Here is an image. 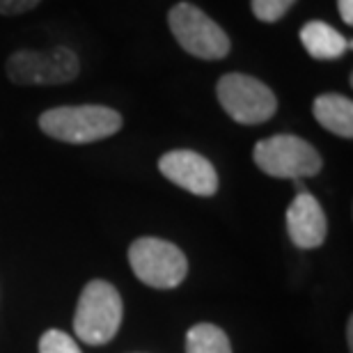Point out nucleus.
I'll use <instances>...</instances> for the list:
<instances>
[{"label": "nucleus", "instance_id": "obj_17", "mask_svg": "<svg viewBox=\"0 0 353 353\" xmlns=\"http://www.w3.org/2000/svg\"><path fill=\"white\" fill-rule=\"evenodd\" d=\"M347 342H349V349H353V319H349V326H347Z\"/></svg>", "mask_w": 353, "mask_h": 353}, {"label": "nucleus", "instance_id": "obj_6", "mask_svg": "<svg viewBox=\"0 0 353 353\" xmlns=\"http://www.w3.org/2000/svg\"><path fill=\"white\" fill-rule=\"evenodd\" d=\"M216 97L223 110L234 122L245 126L264 124L278 110L273 90L248 74H225L216 85Z\"/></svg>", "mask_w": 353, "mask_h": 353}, {"label": "nucleus", "instance_id": "obj_2", "mask_svg": "<svg viewBox=\"0 0 353 353\" xmlns=\"http://www.w3.org/2000/svg\"><path fill=\"white\" fill-rule=\"evenodd\" d=\"M122 296L110 282L92 280L83 287L74 314V333L90 347L108 344L122 323Z\"/></svg>", "mask_w": 353, "mask_h": 353}, {"label": "nucleus", "instance_id": "obj_3", "mask_svg": "<svg viewBox=\"0 0 353 353\" xmlns=\"http://www.w3.org/2000/svg\"><path fill=\"white\" fill-rule=\"evenodd\" d=\"M252 161L264 174L275 179H305L319 174L323 165L321 154L307 140L292 133L259 140L252 150Z\"/></svg>", "mask_w": 353, "mask_h": 353}, {"label": "nucleus", "instance_id": "obj_7", "mask_svg": "<svg viewBox=\"0 0 353 353\" xmlns=\"http://www.w3.org/2000/svg\"><path fill=\"white\" fill-rule=\"evenodd\" d=\"M81 62L67 46L51 51H17L7 60V79L14 85H65L76 81Z\"/></svg>", "mask_w": 353, "mask_h": 353}, {"label": "nucleus", "instance_id": "obj_8", "mask_svg": "<svg viewBox=\"0 0 353 353\" xmlns=\"http://www.w3.org/2000/svg\"><path fill=\"white\" fill-rule=\"evenodd\" d=\"M159 170L174 186L200 197L218 193V172L214 163L193 150H172L159 159Z\"/></svg>", "mask_w": 353, "mask_h": 353}, {"label": "nucleus", "instance_id": "obj_10", "mask_svg": "<svg viewBox=\"0 0 353 353\" xmlns=\"http://www.w3.org/2000/svg\"><path fill=\"white\" fill-rule=\"evenodd\" d=\"M301 44L314 60H337L351 48V41L344 39L326 21H310L301 28Z\"/></svg>", "mask_w": 353, "mask_h": 353}, {"label": "nucleus", "instance_id": "obj_1", "mask_svg": "<svg viewBox=\"0 0 353 353\" xmlns=\"http://www.w3.org/2000/svg\"><path fill=\"white\" fill-rule=\"evenodd\" d=\"M122 115L108 105H58L39 115V129L48 138L69 145H90L122 129Z\"/></svg>", "mask_w": 353, "mask_h": 353}, {"label": "nucleus", "instance_id": "obj_9", "mask_svg": "<svg viewBox=\"0 0 353 353\" xmlns=\"http://www.w3.org/2000/svg\"><path fill=\"white\" fill-rule=\"evenodd\" d=\"M287 234L301 250H312L326 241L328 218L310 190H299L287 207Z\"/></svg>", "mask_w": 353, "mask_h": 353}, {"label": "nucleus", "instance_id": "obj_5", "mask_svg": "<svg viewBox=\"0 0 353 353\" xmlns=\"http://www.w3.org/2000/svg\"><path fill=\"white\" fill-rule=\"evenodd\" d=\"M129 264L136 278L154 289L179 287L188 273V259L183 250L157 236L136 239L129 248Z\"/></svg>", "mask_w": 353, "mask_h": 353}, {"label": "nucleus", "instance_id": "obj_13", "mask_svg": "<svg viewBox=\"0 0 353 353\" xmlns=\"http://www.w3.org/2000/svg\"><path fill=\"white\" fill-rule=\"evenodd\" d=\"M296 0H250V10L262 23H278L292 10Z\"/></svg>", "mask_w": 353, "mask_h": 353}, {"label": "nucleus", "instance_id": "obj_12", "mask_svg": "<svg viewBox=\"0 0 353 353\" xmlns=\"http://www.w3.org/2000/svg\"><path fill=\"white\" fill-rule=\"evenodd\" d=\"M186 353H232V344L216 323H195L186 333Z\"/></svg>", "mask_w": 353, "mask_h": 353}, {"label": "nucleus", "instance_id": "obj_11", "mask_svg": "<svg viewBox=\"0 0 353 353\" xmlns=\"http://www.w3.org/2000/svg\"><path fill=\"white\" fill-rule=\"evenodd\" d=\"M314 119L323 129L340 138H353V101L344 94H319L312 103Z\"/></svg>", "mask_w": 353, "mask_h": 353}, {"label": "nucleus", "instance_id": "obj_14", "mask_svg": "<svg viewBox=\"0 0 353 353\" xmlns=\"http://www.w3.org/2000/svg\"><path fill=\"white\" fill-rule=\"evenodd\" d=\"M39 353H81L79 344L74 342L72 335L62 330H46L39 340Z\"/></svg>", "mask_w": 353, "mask_h": 353}, {"label": "nucleus", "instance_id": "obj_16", "mask_svg": "<svg viewBox=\"0 0 353 353\" xmlns=\"http://www.w3.org/2000/svg\"><path fill=\"white\" fill-rule=\"evenodd\" d=\"M337 10L347 26H353V0H337Z\"/></svg>", "mask_w": 353, "mask_h": 353}, {"label": "nucleus", "instance_id": "obj_4", "mask_svg": "<svg viewBox=\"0 0 353 353\" xmlns=\"http://www.w3.org/2000/svg\"><path fill=\"white\" fill-rule=\"evenodd\" d=\"M172 37L183 51L200 60H223L230 55L228 32L193 3H176L168 14Z\"/></svg>", "mask_w": 353, "mask_h": 353}, {"label": "nucleus", "instance_id": "obj_15", "mask_svg": "<svg viewBox=\"0 0 353 353\" xmlns=\"http://www.w3.org/2000/svg\"><path fill=\"white\" fill-rule=\"evenodd\" d=\"M39 3L41 0H0V14L3 17H19V14L34 10Z\"/></svg>", "mask_w": 353, "mask_h": 353}]
</instances>
